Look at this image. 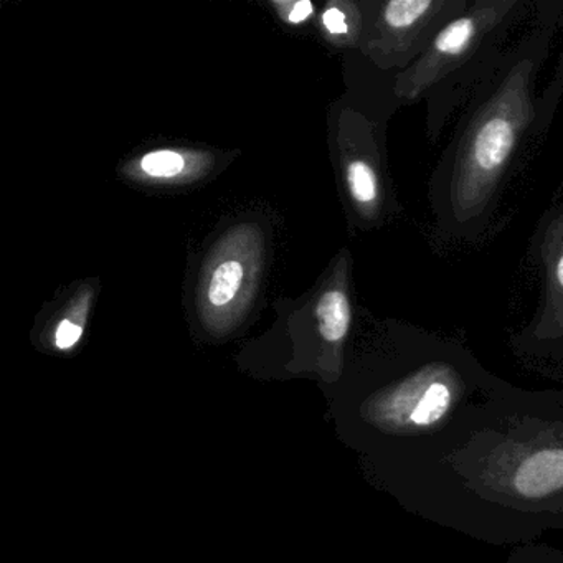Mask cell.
<instances>
[{"instance_id":"cell-9","label":"cell","mask_w":563,"mask_h":563,"mask_svg":"<svg viewBox=\"0 0 563 563\" xmlns=\"http://www.w3.org/2000/svg\"><path fill=\"white\" fill-rule=\"evenodd\" d=\"M144 173L153 177H174L183 173L186 161L176 151H156L141 161Z\"/></svg>"},{"instance_id":"cell-4","label":"cell","mask_w":563,"mask_h":563,"mask_svg":"<svg viewBox=\"0 0 563 563\" xmlns=\"http://www.w3.org/2000/svg\"><path fill=\"white\" fill-rule=\"evenodd\" d=\"M537 239L543 299L530 332L539 341H555L563 338V203L547 216Z\"/></svg>"},{"instance_id":"cell-8","label":"cell","mask_w":563,"mask_h":563,"mask_svg":"<svg viewBox=\"0 0 563 563\" xmlns=\"http://www.w3.org/2000/svg\"><path fill=\"white\" fill-rule=\"evenodd\" d=\"M243 282V266L242 263L230 260L223 262L219 268L213 272L212 279L209 285V299L217 308L229 305Z\"/></svg>"},{"instance_id":"cell-3","label":"cell","mask_w":563,"mask_h":563,"mask_svg":"<svg viewBox=\"0 0 563 563\" xmlns=\"http://www.w3.org/2000/svg\"><path fill=\"white\" fill-rule=\"evenodd\" d=\"M467 0H388L378 12L377 52L387 68H410L434 35L457 15Z\"/></svg>"},{"instance_id":"cell-5","label":"cell","mask_w":563,"mask_h":563,"mask_svg":"<svg viewBox=\"0 0 563 563\" xmlns=\"http://www.w3.org/2000/svg\"><path fill=\"white\" fill-rule=\"evenodd\" d=\"M520 496L545 497L563 489V450H540L527 456L514 473Z\"/></svg>"},{"instance_id":"cell-1","label":"cell","mask_w":563,"mask_h":563,"mask_svg":"<svg viewBox=\"0 0 563 563\" xmlns=\"http://www.w3.org/2000/svg\"><path fill=\"white\" fill-rule=\"evenodd\" d=\"M527 35L476 88L430 180V203L448 239L470 240L486 227L504 177L537 120L533 87L552 27Z\"/></svg>"},{"instance_id":"cell-6","label":"cell","mask_w":563,"mask_h":563,"mask_svg":"<svg viewBox=\"0 0 563 563\" xmlns=\"http://www.w3.org/2000/svg\"><path fill=\"white\" fill-rule=\"evenodd\" d=\"M318 329L321 338L329 344H339L347 338L351 329L352 311L347 295L342 289H331L319 298Z\"/></svg>"},{"instance_id":"cell-7","label":"cell","mask_w":563,"mask_h":563,"mask_svg":"<svg viewBox=\"0 0 563 563\" xmlns=\"http://www.w3.org/2000/svg\"><path fill=\"white\" fill-rule=\"evenodd\" d=\"M451 401H453V390L448 382L441 378L428 380L420 397L411 407L410 420L418 427H430L446 415Z\"/></svg>"},{"instance_id":"cell-2","label":"cell","mask_w":563,"mask_h":563,"mask_svg":"<svg viewBox=\"0 0 563 563\" xmlns=\"http://www.w3.org/2000/svg\"><path fill=\"white\" fill-rule=\"evenodd\" d=\"M529 8L520 0H474L448 22L420 58L395 78V95L405 103L427 100L428 136L437 141L454 108L499 67L510 29Z\"/></svg>"},{"instance_id":"cell-12","label":"cell","mask_w":563,"mask_h":563,"mask_svg":"<svg viewBox=\"0 0 563 563\" xmlns=\"http://www.w3.org/2000/svg\"><path fill=\"white\" fill-rule=\"evenodd\" d=\"M311 14V2H309V0H301V2H298V4H295V8H292L291 14H289V21L299 24V22L306 21Z\"/></svg>"},{"instance_id":"cell-11","label":"cell","mask_w":563,"mask_h":563,"mask_svg":"<svg viewBox=\"0 0 563 563\" xmlns=\"http://www.w3.org/2000/svg\"><path fill=\"white\" fill-rule=\"evenodd\" d=\"M322 22H324V27L328 29L331 34L345 35L349 32L347 14L342 12L341 9H328L324 15H322Z\"/></svg>"},{"instance_id":"cell-10","label":"cell","mask_w":563,"mask_h":563,"mask_svg":"<svg viewBox=\"0 0 563 563\" xmlns=\"http://www.w3.org/2000/svg\"><path fill=\"white\" fill-rule=\"evenodd\" d=\"M81 334H84L81 325L75 324L70 319H64L58 324L57 332H55V345L60 351H67V349L74 347L80 341Z\"/></svg>"}]
</instances>
